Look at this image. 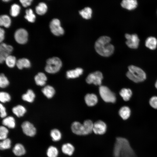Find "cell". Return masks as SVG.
Returning a JSON list of instances; mask_svg holds the SVG:
<instances>
[{
  "label": "cell",
  "mask_w": 157,
  "mask_h": 157,
  "mask_svg": "<svg viewBox=\"0 0 157 157\" xmlns=\"http://www.w3.org/2000/svg\"><path fill=\"white\" fill-rule=\"evenodd\" d=\"M17 61L15 57L10 55L6 58L4 61L8 67L13 68L16 65Z\"/></svg>",
  "instance_id": "34"
},
{
  "label": "cell",
  "mask_w": 157,
  "mask_h": 157,
  "mask_svg": "<svg viewBox=\"0 0 157 157\" xmlns=\"http://www.w3.org/2000/svg\"><path fill=\"white\" fill-rule=\"evenodd\" d=\"M58 153V150L56 147L51 146L47 149L46 154L48 157H57Z\"/></svg>",
  "instance_id": "32"
},
{
  "label": "cell",
  "mask_w": 157,
  "mask_h": 157,
  "mask_svg": "<svg viewBox=\"0 0 157 157\" xmlns=\"http://www.w3.org/2000/svg\"><path fill=\"white\" fill-rule=\"evenodd\" d=\"M119 94L124 101H127L130 99L132 95V92L130 89L123 88L120 91Z\"/></svg>",
  "instance_id": "27"
},
{
  "label": "cell",
  "mask_w": 157,
  "mask_h": 157,
  "mask_svg": "<svg viewBox=\"0 0 157 157\" xmlns=\"http://www.w3.org/2000/svg\"><path fill=\"white\" fill-rule=\"evenodd\" d=\"M145 45L151 50L155 49L157 46V39L153 36L148 37L145 40Z\"/></svg>",
  "instance_id": "20"
},
{
  "label": "cell",
  "mask_w": 157,
  "mask_h": 157,
  "mask_svg": "<svg viewBox=\"0 0 157 157\" xmlns=\"http://www.w3.org/2000/svg\"><path fill=\"white\" fill-rule=\"evenodd\" d=\"M9 81L7 78L4 74L1 73L0 75V86L3 88L7 86L9 84Z\"/></svg>",
  "instance_id": "37"
},
{
  "label": "cell",
  "mask_w": 157,
  "mask_h": 157,
  "mask_svg": "<svg viewBox=\"0 0 157 157\" xmlns=\"http://www.w3.org/2000/svg\"><path fill=\"white\" fill-rule=\"evenodd\" d=\"M131 111L127 106H124L121 107L119 111V114L121 117L124 120L127 119L130 116Z\"/></svg>",
  "instance_id": "23"
},
{
  "label": "cell",
  "mask_w": 157,
  "mask_h": 157,
  "mask_svg": "<svg viewBox=\"0 0 157 157\" xmlns=\"http://www.w3.org/2000/svg\"><path fill=\"white\" fill-rule=\"evenodd\" d=\"M61 150L64 154L70 156L74 153L75 148L74 146L69 143L63 144L61 147Z\"/></svg>",
  "instance_id": "18"
},
{
  "label": "cell",
  "mask_w": 157,
  "mask_h": 157,
  "mask_svg": "<svg viewBox=\"0 0 157 157\" xmlns=\"http://www.w3.org/2000/svg\"><path fill=\"white\" fill-rule=\"evenodd\" d=\"M22 131L27 136L33 137L36 133V129L34 125L28 121L24 122L21 125Z\"/></svg>",
  "instance_id": "10"
},
{
  "label": "cell",
  "mask_w": 157,
  "mask_h": 157,
  "mask_svg": "<svg viewBox=\"0 0 157 157\" xmlns=\"http://www.w3.org/2000/svg\"><path fill=\"white\" fill-rule=\"evenodd\" d=\"M62 65V62L60 58L56 57H53L47 60L45 70L48 73L55 74L60 70Z\"/></svg>",
  "instance_id": "3"
},
{
  "label": "cell",
  "mask_w": 157,
  "mask_h": 157,
  "mask_svg": "<svg viewBox=\"0 0 157 157\" xmlns=\"http://www.w3.org/2000/svg\"><path fill=\"white\" fill-rule=\"evenodd\" d=\"M85 130V135L91 133L93 131V124L90 120H86L83 123Z\"/></svg>",
  "instance_id": "30"
},
{
  "label": "cell",
  "mask_w": 157,
  "mask_h": 157,
  "mask_svg": "<svg viewBox=\"0 0 157 157\" xmlns=\"http://www.w3.org/2000/svg\"><path fill=\"white\" fill-rule=\"evenodd\" d=\"M2 123L4 126L10 129H13L15 126V119L13 117L11 116L4 118Z\"/></svg>",
  "instance_id": "24"
},
{
  "label": "cell",
  "mask_w": 157,
  "mask_h": 157,
  "mask_svg": "<svg viewBox=\"0 0 157 157\" xmlns=\"http://www.w3.org/2000/svg\"><path fill=\"white\" fill-rule=\"evenodd\" d=\"M20 10L19 6L16 3L12 5L10 7V14L13 17H17L19 14Z\"/></svg>",
  "instance_id": "35"
},
{
  "label": "cell",
  "mask_w": 157,
  "mask_h": 157,
  "mask_svg": "<svg viewBox=\"0 0 157 157\" xmlns=\"http://www.w3.org/2000/svg\"><path fill=\"white\" fill-rule=\"evenodd\" d=\"M28 34L27 31L23 28L17 30L14 34V38L18 43L24 44L28 41Z\"/></svg>",
  "instance_id": "7"
},
{
  "label": "cell",
  "mask_w": 157,
  "mask_h": 157,
  "mask_svg": "<svg viewBox=\"0 0 157 157\" xmlns=\"http://www.w3.org/2000/svg\"><path fill=\"white\" fill-rule=\"evenodd\" d=\"M110 38L107 36H102L99 38L94 44L96 52L104 57L111 56L113 53L115 49L114 46L110 43Z\"/></svg>",
  "instance_id": "1"
},
{
  "label": "cell",
  "mask_w": 157,
  "mask_h": 157,
  "mask_svg": "<svg viewBox=\"0 0 157 157\" xmlns=\"http://www.w3.org/2000/svg\"><path fill=\"white\" fill-rule=\"evenodd\" d=\"M11 19L7 15H2L0 17V25L1 26L8 28L9 27L11 24Z\"/></svg>",
  "instance_id": "28"
},
{
  "label": "cell",
  "mask_w": 157,
  "mask_h": 157,
  "mask_svg": "<svg viewBox=\"0 0 157 157\" xmlns=\"http://www.w3.org/2000/svg\"><path fill=\"white\" fill-rule=\"evenodd\" d=\"M103 78L102 73L99 71H97L90 73L86 78L87 83L90 84L93 83L96 85H101Z\"/></svg>",
  "instance_id": "6"
},
{
  "label": "cell",
  "mask_w": 157,
  "mask_h": 157,
  "mask_svg": "<svg viewBox=\"0 0 157 157\" xmlns=\"http://www.w3.org/2000/svg\"><path fill=\"white\" fill-rule=\"evenodd\" d=\"M84 99L86 104L88 106H94L98 102L97 96L94 94H88L85 97Z\"/></svg>",
  "instance_id": "14"
},
{
  "label": "cell",
  "mask_w": 157,
  "mask_h": 157,
  "mask_svg": "<svg viewBox=\"0 0 157 157\" xmlns=\"http://www.w3.org/2000/svg\"><path fill=\"white\" fill-rule=\"evenodd\" d=\"M79 13L83 19H89L92 17V10L91 8L87 7L79 11Z\"/></svg>",
  "instance_id": "21"
},
{
  "label": "cell",
  "mask_w": 157,
  "mask_h": 157,
  "mask_svg": "<svg viewBox=\"0 0 157 157\" xmlns=\"http://www.w3.org/2000/svg\"><path fill=\"white\" fill-rule=\"evenodd\" d=\"M83 69L78 67L75 69L67 71L66 73L67 78H73L78 77L83 73Z\"/></svg>",
  "instance_id": "15"
},
{
  "label": "cell",
  "mask_w": 157,
  "mask_h": 157,
  "mask_svg": "<svg viewBox=\"0 0 157 157\" xmlns=\"http://www.w3.org/2000/svg\"><path fill=\"white\" fill-rule=\"evenodd\" d=\"M0 143V149L1 150L8 149L11 146V140L8 138L2 140Z\"/></svg>",
  "instance_id": "36"
},
{
  "label": "cell",
  "mask_w": 157,
  "mask_h": 157,
  "mask_svg": "<svg viewBox=\"0 0 157 157\" xmlns=\"http://www.w3.org/2000/svg\"><path fill=\"white\" fill-rule=\"evenodd\" d=\"M138 5L137 0H122L121 5L124 8L129 10L135 9Z\"/></svg>",
  "instance_id": "13"
},
{
  "label": "cell",
  "mask_w": 157,
  "mask_h": 157,
  "mask_svg": "<svg viewBox=\"0 0 157 157\" xmlns=\"http://www.w3.org/2000/svg\"><path fill=\"white\" fill-rule=\"evenodd\" d=\"M13 152L15 155L20 156L24 155L26 153V149L24 146L21 144H16L13 149Z\"/></svg>",
  "instance_id": "16"
},
{
  "label": "cell",
  "mask_w": 157,
  "mask_h": 157,
  "mask_svg": "<svg viewBox=\"0 0 157 157\" xmlns=\"http://www.w3.org/2000/svg\"><path fill=\"white\" fill-rule=\"evenodd\" d=\"M5 32L3 29H0V42L1 43L4 39Z\"/></svg>",
  "instance_id": "43"
},
{
  "label": "cell",
  "mask_w": 157,
  "mask_h": 157,
  "mask_svg": "<svg viewBox=\"0 0 157 157\" xmlns=\"http://www.w3.org/2000/svg\"><path fill=\"white\" fill-rule=\"evenodd\" d=\"M99 92L101 98L105 102L114 103L116 101L115 94L107 87L100 86L99 88Z\"/></svg>",
  "instance_id": "4"
},
{
  "label": "cell",
  "mask_w": 157,
  "mask_h": 157,
  "mask_svg": "<svg viewBox=\"0 0 157 157\" xmlns=\"http://www.w3.org/2000/svg\"><path fill=\"white\" fill-rule=\"evenodd\" d=\"M125 36L126 39V43L128 47L132 49H136L138 48L140 40L136 34L126 33L125 34Z\"/></svg>",
  "instance_id": "9"
},
{
  "label": "cell",
  "mask_w": 157,
  "mask_h": 157,
  "mask_svg": "<svg viewBox=\"0 0 157 157\" xmlns=\"http://www.w3.org/2000/svg\"><path fill=\"white\" fill-rule=\"evenodd\" d=\"M8 130L4 126H1L0 127V139L3 140L7 138L8 133Z\"/></svg>",
  "instance_id": "38"
},
{
  "label": "cell",
  "mask_w": 157,
  "mask_h": 157,
  "mask_svg": "<svg viewBox=\"0 0 157 157\" xmlns=\"http://www.w3.org/2000/svg\"><path fill=\"white\" fill-rule=\"evenodd\" d=\"M107 126L105 123L101 120H98L93 124V132L97 135H101L106 132Z\"/></svg>",
  "instance_id": "11"
},
{
  "label": "cell",
  "mask_w": 157,
  "mask_h": 157,
  "mask_svg": "<svg viewBox=\"0 0 157 157\" xmlns=\"http://www.w3.org/2000/svg\"><path fill=\"white\" fill-rule=\"evenodd\" d=\"M16 65L19 69H22L23 68L30 67L31 63L28 59L26 58H22L17 60Z\"/></svg>",
  "instance_id": "19"
},
{
  "label": "cell",
  "mask_w": 157,
  "mask_h": 157,
  "mask_svg": "<svg viewBox=\"0 0 157 157\" xmlns=\"http://www.w3.org/2000/svg\"><path fill=\"white\" fill-rule=\"evenodd\" d=\"M149 104L153 108L157 109V97L154 96L152 97L149 100Z\"/></svg>",
  "instance_id": "40"
},
{
  "label": "cell",
  "mask_w": 157,
  "mask_h": 157,
  "mask_svg": "<svg viewBox=\"0 0 157 157\" xmlns=\"http://www.w3.org/2000/svg\"><path fill=\"white\" fill-rule=\"evenodd\" d=\"M35 97V94L31 89L28 90L22 96V99L23 100L30 103L33 102Z\"/></svg>",
  "instance_id": "25"
},
{
  "label": "cell",
  "mask_w": 157,
  "mask_h": 157,
  "mask_svg": "<svg viewBox=\"0 0 157 157\" xmlns=\"http://www.w3.org/2000/svg\"><path fill=\"white\" fill-rule=\"evenodd\" d=\"M50 135L52 140L55 142L59 141L62 137L60 132L57 129H52L50 132Z\"/></svg>",
  "instance_id": "31"
},
{
  "label": "cell",
  "mask_w": 157,
  "mask_h": 157,
  "mask_svg": "<svg viewBox=\"0 0 157 157\" xmlns=\"http://www.w3.org/2000/svg\"><path fill=\"white\" fill-rule=\"evenodd\" d=\"M0 112L1 117L2 118L6 117L7 115L6 108L1 104H0Z\"/></svg>",
  "instance_id": "41"
},
{
  "label": "cell",
  "mask_w": 157,
  "mask_h": 157,
  "mask_svg": "<svg viewBox=\"0 0 157 157\" xmlns=\"http://www.w3.org/2000/svg\"><path fill=\"white\" fill-rule=\"evenodd\" d=\"M71 129L72 132L76 135H85L84 126L80 122H74L71 125Z\"/></svg>",
  "instance_id": "12"
},
{
  "label": "cell",
  "mask_w": 157,
  "mask_h": 157,
  "mask_svg": "<svg viewBox=\"0 0 157 157\" xmlns=\"http://www.w3.org/2000/svg\"><path fill=\"white\" fill-rule=\"evenodd\" d=\"M25 13V18L29 22H34L35 20L36 17L33 10L30 8L27 9L26 10Z\"/></svg>",
  "instance_id": "33"
},
{
  "label": "cell",
  "mask_w": 157,
  "mask_h": 157,
  "mask_svg": "<svg viewBox=\"0 0 157 157\" xmlns=\"http://www.w3.org/2000/svg\"><path fill=\"white\" fill-rule=\"evenodd\" d=\"M35 10L36 13L38 15H43L47 12V6L45 3L40 2L36 7Z\"/></svg>",
  "instance_id": "29"
},
{
  "label": "cell",
  "mask_w": 157,
  "mask_h": 157,
  "mask_svg": "<svg viewBox=\"0 0 157 157\" xmlns=\"http://www.w3.org/2000/svg\"><path fill=\"white\" fill-rule=\"evenodd\" d=\"M49 28L51 33L55 35L60 36L63 35L64 30L61 26L60 20L57 18L52 19L49 24Z\"/></svg>",
  "instance_id": "5"
},
{
  "label": "cell",
  "mask_w": 157,
  "mask_h": 157,
  "mask_svg": "<svg viewBox=\"0 0 157 157\" xmlns=\"http://www.w3.org/2000/svg\"><path fill=\"white\" fill-rule=\"evenodd\" d=\"M155 86L156 88L157 89V80H156L155 83Z\"/></svg>",
  "instance_id": "45"
},
{
  "label": "cell",
  "mask_w": 157,
  "mask_h": 157,
  "mask_svg": "<svg viewBox=\"0 0 157 157\" xmlns=\"http://www.w3.org/2000/svg\"><path fill=\"white\" fill-rule=\"evenodd\" d=\"M42 91L43 94L49 99L52 97L55 93L54 89L50 85L45 86L42 89Z\"/></svg>",
  "instance_id": "22"
},
{
  "label": "cell",
  "mask_w": 157,
  "mask_h": 157,
  "mask_svg": "<svg viewBox=\"0 0 157 157\" xmlns=\"http://www.w3.org/2000/svg\"><path fill=\"white\" fill-rule=\"evenodd\" d=\"M34 79L36 84L40 86H44L47 80V77L43 73H38L35 76Z\"/></svg>",
  "instance_id": "17"
},
{
  "label": "cell",
  "mask_w": 157,
  "mask_h": 157,
  "mask_svg": "<svg viewBox=\"0 0 157 157\" xmlns=\"http://www.w3.org/2000/svg\"><path fill=\"white\" fill-rule=\"evenodd\" d=\"M2 0L4 2H8V1H10L11 0Z\"/></svg>",
  "instance_id": "44"
},
{
  "label": "cell",
  "mask_w": 157,
  "mask_h": 157,
  "mask_svg": "<svg viewBox=\"0 0 157 157\" xmlns=\"http://www.w3.org/2000/svg\"><path fill=\"white\" fill-rule=\"evenodd\" d=\"M12 111L16 116L20 117L24 115L26 112V110L24 106L18 105L13 108Z\"/></svg>",
  "instance_id": "26"
},
{
  "label": "cell",
  "mask_w": 157,
  "mask_h": 157,
  "mask_svg": "<svg viewBox=\"0 0 157 157\" xmlns=\"http://www.w3.org/2000/svg\"><path fill=\"white\" fill-rule=\"evenodd\" d=\"M126 76L129 79L137 83L142 82L146 78L145 72L140 68L133 65L128 67Z\"/></svg>",
  "instance_id": "2"
},
{
  "label": "cell",
  "mask_w": 157,
  "mask_h": 157,
  "mask_svg": "<svg viewBox=\"0 0 157 157\" xmlns=\"http://www.w3.org/2000/svg\"><path fill=\"white\" fill-rule=\"evenodd\" d=\"M13 50V47L5 43L1 42L0 45V63L4 61L6 58L10 55Z\"/></svg>",
  "instance_id": "8"
},
{
  "label": "cell",
  "mask_w": 157,
  "mask_h": 157,
  "mask_svg": "<svg viewBox=\"0 0 157 157\" xmlns=\"http://www.w3.org/2000/svg\"><path fill=\"white\" fill-rule=\"evenodd\" d=\"M33 0H19L20 2L22 4V6L24 7H26L30 5Z\"/></svg>",
  "instance_id": "42"
},
{
  "label": "cell",
  "mask_w": 157,
  "mask_h": 157,
  "mask_svg": "<svg viewBox=\"0 0 157 157\" xmlns=\"http://www.w3.org/2000/svg\"><path fill=\"white\" fill-rule=\"evenodd\" d=\"M11 99L10 94L7 92H1L0 93V100L2 103L9 101Z\"/></svg>",
  "instance_id": "39"
}]
</instances>
